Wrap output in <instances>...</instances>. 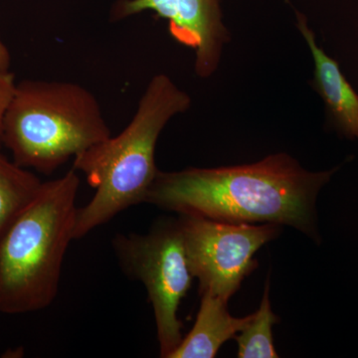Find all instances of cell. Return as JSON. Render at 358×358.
Here are the masks:
<instances>
[{
    "instance_id": "4fadbf2b",
    "label": "cell",
    "mask_w": 358,
    "mask_h": 358,
    "mask_svg": "<svg viewBox=\"0 0 358 358\" xmlns=\"http://www.w3.org/2000/svg\"><path fill=\"white\" fill-rule=\"evenodd\" d=\"M10 54L3 42L0 40V70H8L10 66Z\"/></svg>"
},
{
    "instance_id": "6da1fadb",
    "label": "cell",
    "mask_w": 358,
    "mask_h": 358,
    "mask_svg": "<svg viewBox=\"0 0 358 358\" xmlns=\"http://www.w3.org/2000/svg\"><path fill=\"white\" fill-rule=\"evenodd\" d=\"M334 171L312 173L286 154L244 166L159 171L145 203L224 222L291 226L317 239L315 202Z\"/></svg>"
},
{
    "instance_id": "9c48e42d",
    "label": "cell",
    "mask_w": 358,
    "mask_h": 358,
    "mask_svg": "<svg viewBox=\"0 0 358 358\" xmlns=\"http://www.w3.org/2000/svg\"><path fill=\"white\" fill-rule=\"evenodd\" d=\"M196 320L192 331L169 358H212L217 355L221 346L235 338L248 324L252 315L232 317L228 303L211 293H202Z\"/></svg>"
},
{
    "instance_id": "8fae6325",
    "label": "cell",
    "mask_w": 358,
    "mask_h": 358,
    "mask_svg": "<svg viewBox=\"0 0 358 358\" xmlns=\"http://www.w3.org/2000/svg\"><path fill=\"white\" fill-rule=\"evenodd\" d=\"M279 317L272 310L270 300V280L266 281L260 307L252 313L248 324L235 336L238 343V357L277 358L273 341V326Z\"/></svg>"
},
{
    "instance_id": "30bf717a",
    "label": "cell",
    "mask_w": 358,
    "mask_h": 358,
    "mask_svg": "<svg viewBox=\"0 0 358 358\" xmlns=\"http://www.w3.org/2000/svg\"><path fill=\"white\" fill-rule=\"evenodd\" d=\"M41 185L34 173L0 154V239Z\"/></svg>"
},
{
    "instance_id": "8992f818",
    "label": "cell",
    "mask_w": 358,
    "mask_h": 358,
    "mask_svg": "<svg viewBox=\"0 0 358 358\" xmlns=\"http://www.w3.org/2000/svg\"><path fill=\"white\" fill-rule=\"evenodd\" d=\"M178 222L200 294L227 303L258 266L257 252L281 231L275 224L224 222L192 214H179Z\"/></svg>"
},
{
    "instance_id": "ba28073f",
    "label": "cell",
    "mask_w": 358,
    "mask_h": 358,
    "mask_svg": "<svg viewBox=\"0 0 358 358\" xmlns=\"http://www.w3.org/2000/svg\"><path fill=\"white\" fill-rule=\"evenodd\" d=\"M298 28L306 41L315 62L313 87L326 103L327 114L343 136L358 140V95L346 80L338 63L322 50L315 41V33L307 20L296 13Z\"/></svg>"
},
{
    "instance_id": "5b68a950",
    "label": "cell",
    "mask_w": 358,
    "mask_h": 358,
    "mask_svg": "<svg viewBox=\"0 0 358 358\" xmlns=\"http://www.w3.org/2000/svg\"><path fill=\"white\" fill-rule=\"evenodd\" d=\"M113 248L126 275L145 285L159 355L169 358L183 338L178 308L194 279L178 218L157 221L147 234H117Z\"/></svg>"
},
{
    "instance_id": "3957f363",
    "label": "cell",
    "mask_w": 358,
    "mask_h": 358,
    "mask_svg": "<svg viewBox=\"0 0 358 358\" xmlns=\"http://www.w3.org/2000/svg\"><path fill=\"white\" fill-rule=\"evenodd\" d=\"M76 169L42 182L0 239V313L48 308L57 296L65 254L74 240Z\"/></svg>"
},
{
    "instance_id": "7c38bea8",
    "label": "cell",
    "mask_w": 358,
    "mask_h": 358,
    "mask_svg": "<svg viewBox=\"0 0 358 358\" xmlns=\"http://www.w3.org/2000/svg\"><path fill=\"white\" fill-rule=\"evenodd\" d=\"M14 75L8 70H0V148L2 145L3 134V122L6 110L15 91Z\"/></svg>"
},
{
    "instance_id": "52a82bcc",
    "label": "cell",
    "mask_w": 358,
    "mask_h": 358,
    "mask_svg": "<svg viewBox=\"0 0 358 358\" xmlns=\"http://www.w3.org/2000/svg\"><path fill=\"white\" fill-rule=\"evenodd\" d=\"M145 10L169 21L173 39L195 51L197 76L208 78L215 73L228 40L220 0H120L110 18L121 20Z\"/></svg>"
},
{
    "instance_id": "7a4b0ae2",
    "label": "cell",
    "mask_w": 358,
    "mask_h": 358,
    "mask_svg": "<svg viewBox=\"0 0 358 358\" xmlns=\"http://www.w3.org/2000/svg\"><path fill=\"white\" fill-rule=\"evenodd\" d=\"M192 107V98L166 74L148 82L128 126L74 157L73 169L95 188L93 199L78 208L74 239L143 203L159 169L155 152L162 131L174 115Z\"/></svg>"
},
{
    "instance_id": "277c9868",
    "label": "cell",
    "mask_w": 358,
    "mask_h": 358,
    "mask_svg": "<svg viewBox=\"0 0 358 358\" xmlns=\"http://www.w3.org/2000/svg\"><path fill=\"white\" fill-rule=\"evenodd\" d=\"M110 136L100 103L82 85L24 80L6 110L2 145L17 166L52 174Z\"/></svg>"
}]
</instances>
